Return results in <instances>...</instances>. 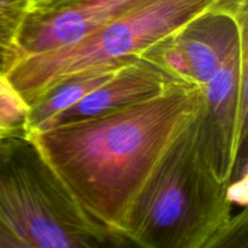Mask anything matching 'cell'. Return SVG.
<instances>
[{
    "label": "cell",
    "mask_w": 248,
    "mask_h": 248,
    "mask_svg": "<svg viewBox=\"0 0 248 248\" xmlns=\"http://www.w3.org/2000/svg\"><path fill=\"white\" fill-rule=\"evenodd\" d=\"M203 106V87L174 81L149 98L28 136L82 213L128 246L124 232L138 195Z\"/></svg>",
    "instance_id": "obj_1"
},
{
    "label": "cell",
    "mask_w": 248,
    "mask_h": 248,
    "mask_svg": "<svg viewBox=\"0 0 248 248\" xmlns=\"http://www.w3.org/2000/svg\"><path fill=\"white\" fill-rule=\"evenodd\" d=\"M246 234L247 211L232 215L203 106L143 186L124 237L143 248H218L240 247Z\"/></svg>",
    "instance_id": "obj_2"
},
{
    "label": "cell",
    "mask_w": 248,
    "mask_h": 248,
    "mask_svg": "<svg viewBox=\"0 0 248 248\" xmlns=\"http://www.w3.org/2000/svg\"><path fill=\"white\" fill-rule=\"evenodd\" d=\"M247 6L235 0H137L75 43L23 56L6 75L24 101L33 106L74 78L140 60L207 12L242 11Z\"/></svg>",
    "instance_id": "obj_3"
},
{
    "label": "cell",
    "mask_w": 248,
    "mask_h": 248,
    "mask_svg": "<svg viewBox=\"0 0 248 248\" xmlns=\"http://www.w3.org/2000/svg\"><path fill=\"white\" fill-rule=\"evenodd\" d=\"M118 246L78 207L29 136L0 140V248Z\"/></svg>",
    "instance_id": "obj_4"
},
{
    "label": "cell",
    "mask_w": 248,
    "mask_h": 248,
    "mask_svg": "<svg viewBox=\"0 0 248 248\" xmlns=\"http://www.w3.org/2000/svg\"><path fill=\"white\" fill-rule=\"evenodd\" d=\"M247 27L205 85V118L218 172L229 186L247 135Z\"/></svg>",
    "instance_id": "obj_5"
},
{
    "label": "cell",
    "mask_w": 248,
    "mask_h": 248,
    "mask_svg": "<svg viewBox=\"0 0 248 248\" xmlns=\"http://www.w3.org/2000/svg\"><path fill=\"white\" fill-rule=\"evenodd\" d=\"M136 1L81 0L56 11L28 15L21 34V57L75 43Z\"/></svg>",
    "instance_id": "obj_6"
},
{
    "label": "cell",
    "mask_w": 248,
    "mask_h": 248,
    "mask_svg": "<svg viewBox=\"0 0 248 248\" xmlns=\"http://www.w3.org/2000/svg\"><path fill=\"white\" fill-rule=\"evenodd\" d=\"M247 10L218 9L202 15L172 38L183 53L194 84L205 87L247 27Z\"/></svg>",
    "instance_id": "obj_7"
},
{
    "label": "cell",
    "mask_w": 248,
    "mask_h": 248,
    "mask_svg": "<svg viewBox=\"0 0 248 248\" xmlns=\"http://www.w3.org/2000/svg\"><path fill=\"white\" fill-rule=\"evenodd\" d=\"M176 80L147 61L137 60L126 65L118 75L92 91L77 104L61 113L51 126L99 115L164 91ZM48 128V127H47Z\"/></svg>",
    "instance_id": "obj_8"
},
{
    "label": "cell",
    "mask_w": 248,
    "mask_h": 248,
    "mask_svg": "<svg viewBox=\"0 0 248 248\" xmlns=\"http://www.w3.org/2000/svg\"><path fill=\"white\" fill-rule=\"evenodd\" d=\"M132 62L124 63V64L116 65V67L107 68V69L99 70V72L74 78V79L58 86L50 94L31 106V113H29L28 119L29 133L50 127L52 121L61 113L77 104L80 99L101 87L102 85L107 84L109 80L118 75L121 69H124L126 65L131 64Z\"/></svg>",
    "instance_id": "obj_9"
},
{
    "label": "cell",
    "mask_w": 248,
    "mask_h": 248,
    "mask_svg": "<svg viewBox=\"0 0 248 248\" xmlns=\"http://www.w3.org/2000/svg\"><path fill=\"white\" fill-rule=\"evenodd\" d=\"M28 0H0V73L7 74L21 58V34Z\"/></svg>",
    "instance_id": "obj_10"
},
{
    "label": "cell",
    "mask_w": 248,
    "mask_h": 248,
    "mask_svg": "<svg viewBox=\"0 0 248 248\" xmlns=\"http://www.w3.org/2000/svg\"><path fill=\"white\" fill-rule=\"evenodd\" d=\"M31 106L15 89L6 74L0 73V140L29 135Z\"/></svg>",
    "instance_id": "obj_11"
},
{
    "label": "cell",
    "mask_w": 248,
    "mask_h": 248,
    "mask_svg": "<svg viewBox=\"0 0 248 248\" xmlns=\"http://www.w3.org/2000/svg\"><path fill=\"white\" fill-rule=\"evenodd\" d=\"M81 0H28V15L56 11Z\"/></svg>",
    "instance_id": "obj_12"
},
{
    "label": "cell",
    "mask_w": 248,
    "mask_h": 248,
    "mask_svg": "<svg viewBox=\"0 0 248 248\" xmlns=\"http://www.w3.org/2000/svg\"><path fill=\"white\" fill-rule=\"evenodd\" d=\"M236 2H239V4H248V0H235Z\"/></svg>",
    "instance_id": "obj_13"
}]
</instances>
